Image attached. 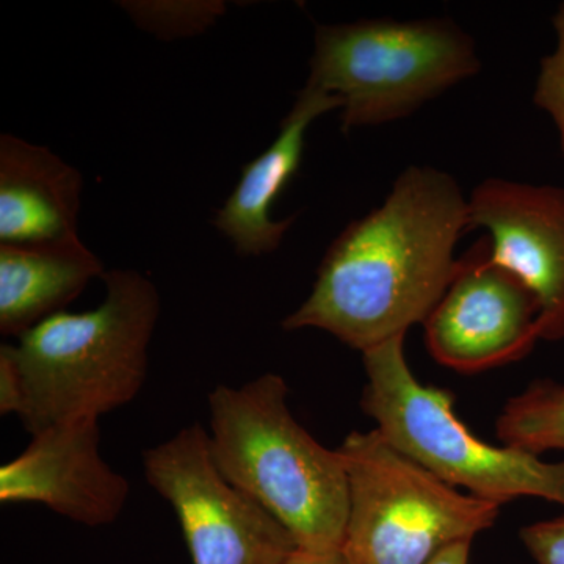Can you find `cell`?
Masks as SVG:
<instances>
[{
  "label": "cell",
  "instance_id": "1",
  "mask_svg": "<svg viewBox=\"0 0 564 564\" xmlns=\"http://www.w3.org/2000/svg\"><path fill=\"white\" fill-rule=\"evenodd\" d=\"M469 198L452 174L411 165L380 207L351 221L323 256L285 332L315 328L361 352L425 323L454 280Z\"/></svg>",
  "mask_w": 564,
  "mask_h": 564
},
{
  "label": "cell",
  "instance_id": "2",
  "mask_svg": "<svg viewBox=\"0 0 564 564\" xmlns=\"http://www.w3.org/2000/svg\"><path fill=\"white\" fill-rule=\"evenodd\" d=\"M207 402L210 452L223 477L272 514L302 551H343L350 508L343 456L293 417L284 378L218 384Z\"/></svg>",
  "mask_w": 564,
  "mask_h": 564
},
{
  "label": "cell",
  "instance_id": "3",
  "mask_svg": "<svg viewBox=\"0 0 564 564\" xmlns=\"http://www.w3.org/2000/svg\"><path fill=\"white\" fill-rule=\"evenodd\" d=\"M106 299L82 314H54L7 345L22 388L20 421L31 434L99 419L131 403L148 375L161 313L158 289L135 270L104 273Z\"/></svg>",
  "mask_w": 564,
  "mask_h": 564
},
{
  "label": "cell",
  "instance_id": "4",
  "mask_svg": "<svg viewBox=\"0 0 564 564\" xmlns=\"http://www.w3.org/2000/svg\"><path fill=\"white\" fill-rule=\"evenodd\" d=\"M404 337L362 352L361 406L386 441L452 488L503 505L536 497L564 508V462L478 440L455 414L454 393L415 378Z\"/></svg>",
  "mask_w": 564,
  "mask_h": 564
},
{
  "label": "cell",
  "instance_id": "5",
  "mask_svg": "<svg viewBox=\"0 0 564 564\" xmlns=\"http://www.w3.org/2000/svg\"><path fill=\"white\" fill-rule=\"evenodd\" d=\"M306 87L343 99V131L403 120L481 68L451 18L359 20L315 28Z\"/></svg>",
  "mask_w": 564,
  "mask_h": 564
},
{
  "label": "cell",
  "instance_id": "6",
  "mask_svg": "<svg viewBox=\"0 0 564 564\" xmlns=\"http://www.w3.org/2000/svg\"><path fill=\"white\" fill-rule=\"evenodd\" d=\"M337 451L350 485L343 551L352 564H429L499 518L502 505L444 484L377 429L348 434Z\"/></svg>",
  "mask_w": 564,
  "mask_h": 564
},
{
  "label": "cell",
  "instance_id": "7",
  "mask_svg": "<svg viewBox=\"0 0 564 564\" xmlns=\"http://www.w3.org/2000/svg\"><path fill=\"white\" fill-rule=\"evenodd\" d=\"M143 474L172 505L192 564H285L299 549L272 514L223 477L199 423L144 451Z\"/></svg>",
  "mask_w": 564,
  "mask_h": 564
},
{
  "label": "cell",
  "instance_id": "8",
  "mask_svg": "<svg viewBox=\"0 0 564 564\" xmlns=\"http://www.w3.org/2000/svg\"><path fill=\"white\" fill-rule=\"evenodd\" d=\"M540 304L524 282L489 259L481 237L458 259L443 299L423 326L434 361L478 373L521 361L540 339Z\"/></svg>",
  "mask_w": 564,
  "mask_h": 564
},
{
  "label": "cell",
  "instance_id": "9",
  "mask_svg": "<svg viewBox=\"0 0 564 564\" xmlns=\"http://www.w3.org/2000/svg\"><path fill=\"white\" fill-rule=\"evenodd\" d=\"M485 228L489 259L540 304V339H564V188L491 177L469 196V231Z\"/></svg>",
  "mask_w": 564,
  "mask_h": 564
},
{
  "label": "cell",
  "instance_id": "10",
  "mask_svg": "<svg viewBox=\"0 0 564 564\" xmlns=\"http://www.w3.org/2000/svg\"><path fill=\"white\" fill-rule=\"evenodd\" d=\"M99 447V419L62 422L32 434L28 448L0 467V502L41 503L87 527L113 524L131 485Z\"/></svg>",
  "mask_w": 564,
  "mask_h": 564
},
{
  "label": "cell",
  "instance_id": "11",
  "mask_svg": "<svg viewBox=\"0 0 564 564\" xmlns=\"http://www.w3.org/2000/svg\"><path fill=\"white\" fill-rule=\"evenodd\" d=\"M343 106V99L337 96L304 85L281 121L276 139L243 166L242 176L214 221L232 240L239 254L262 256L280 248L295 217L274 220V203L299 173L310 126L322 115Z\"/></svg>",
  "mask_w": 564,
  "mask_h": 564
},
{
  "label": "cell",
  "instance_id": "12",
  "mask_svg": "<svg viewBox=\"0 0 564 564\" xmlns=\"http://www.w3.org/2000/svg\"><path fill=\"white\" fill-rule=\"evenodd\" d=\"M82 174L44 147L0 137V242L79 239Z\"/></svg>",
  "mask_w": 564,
  "mask_h": 564
},
{
  "label": "cell",
  "instance_id": "13",
  "mask_svg": "<svg viewBox=\"0 0 564 564\" xmlns=\"http://www.w3.org/2000/svg\"><path fill=\"white\" fill-rule=\"evenodd\" d=\"M104 273L101 261L80 239L0 245V333L21 337L31 332Z\"/></svg>",
  "mask_w": 564,
  "mask_h": 564
},
{
  "label": "cell",
  "instance_id": "14",
  "mask_svg": "<svg viewBox=\"0 0 564 564\" xmlns=\"http://www.w3.org/2000/svg\"><path fill=\"white\" fill-rule=\"evenodd\" d=\"M496 432L503 445L530 454L564 451V384L534 381L508 400L497 417Z\"/></svg>",
  "mask_w": 564,
  "mask_h": 564
},
{
  "label": "cell",
  "instance_id": "15",
  "mask_svg": "<svg viewBox=\"0 0 564 564\" xmlns=\"http://www.w3.org/2000/svg\"><path fill=\"white\" fill-rule=\"evenodd\" d=\"M552 24L556 33V47L541 61L533 102L554 120L564 154V2L560 3Z\"/></svg>",
  "mask_w": 564,
  "mask_h": 564
},
{
  "label": "cell",
  "instance_id": "16",
  "mask_svg": "<svg viewBox=\"0 0 564 564\" xmlns=\"http://www.w3.org/2000/svg\"><path fill=\"white\" fill-rule=\"evenodd\" d=\"M521 541L536 564H564V513L524 527Z\"/></svg>",
  "mask_w": 564,
  "mask_h": 564
},
{
  "label": "cell",
  "instance_id": "17",
  "mask_svg": "<svg viewBox=\"0 0 564 564\" xmlns=\"http://www.w3.org/2000/svg\"><path fill=\"white\" fill-rule=\"evenodd\" d=\"M22 388L20 373L11 358L9 347H0V414H20Z\"/></svg>",
  "mask_w": 564,
  "mask_h": 564
},
{
  "label": "cell",
  "instance_id": "18",
  "mask_svg": "<svg viewBox=\"0 0 564 564\" xmlns=\"http://www.w3.org/2000/svg\"><path fill=\"white\" fill-rule=\"evenodd\" d=\"M285 564H352L344 551L307 552L296 549Z\"/></svg>",
  "mask_w": 564,
  "mask_h": 564
},
{
  "label": "cell",
  "instance_id": "19",
  "mask_svg": "<svg viewBox=\"0 0 564 564\" xmlns=\"http://www.w3.org/2000/svg\"><path fill=\"white\" fill-rule=\"evenodd\" d=\"M470 545L473 541H462L451 545L440 555L434 556L429 564H469Z\"/></svg>",
  "mask_w": 564,
  "mask_h": 564
}]
</instances>
